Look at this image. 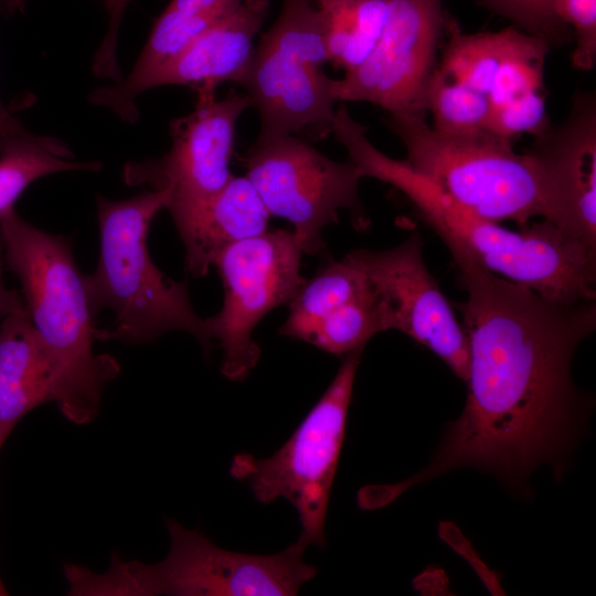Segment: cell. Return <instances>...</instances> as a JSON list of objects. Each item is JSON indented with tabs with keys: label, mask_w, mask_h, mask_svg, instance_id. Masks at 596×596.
I'll return each mask as SVG.
<instances>
[{
	"label": "cell",
	"mask_w": 596,
	"mask_h": 596,
	"mask_svg": "<svg viewBox=\"0 0 596 596\" xmlns=\"http://www.w3.org/2000/svg\"><path fill=\"white\" fill-rule=\"evenodd\" d=\"M553 8L575 40L572 66L583 72L593 70L596 64V0H553Z\"/></svg>",
	"instance_id": "25"
},
{
	"label": "cell",
	"mask_w": 596,
	"mask_h": 596,
	"mask_svg": "<svg viewBox=\"0 0 596 596\" xmlns=\"http://www.w3.org/2000/svg\"><path fill=\"white\" fill-rule=\"evenodd\" d=\"M385 330H389L387 312L373 289L369 296L342 306L322 319L305 342L336 355H347L363 350L374 334Z\"/></svg>",
	"instance_id": "22"
},
{
	"label": "cell",
	"mask_w": 596,
	"mask_h": 596,
	"mask_svg": "<svg viewBox=\"0 0 596 596\" xmlns=\"http://www.w3.org/2000/svg\"><path fill=\"white\" fill-rule=\"evenodd\" d=\"M368 128L351 115L340 116L332 135L363 178L403 192L446 246H455L490 272L563 302L596 297V248L541 220L511 231L481 219L417 173L405 160L380 151Z\"/></svg>",
	"instance_id": "2"
},
{
	"label": "cell",
	"mask_w": 596,
	"mask_h": 596,
	"mask_svg": "<svg viewBox=\"0 0 596 596\" xmlns=\"http://www.w3.org/2000/svg\"><path fill=\"white\" fill-rule=\"evenodd\" d=\"M528 151L542 174L545 221L596 248L595 93H577L566 119L535 136Z\"/></svg>",
	"instance_id": "14"
},
{
	"label": "cell",
	"mask_w": 596,
	"mask_h": 596,
	"mask_svg": "<svg viewBox=\"0 0 596 596\" xmlns=\"http://www.w3.org/2000/svg\"><path fill=\"white\" fill-rule=\"evenodd\" d=\"M515 28L534 35L551 47L571 42L573 33L556 17L553 0H477Z\"/></svg>",
	"instance_id": "24"
},
{
	"label": "cell",
	"mask_w": 596,
	"mask_h": 596,
	"mask_svg": "<svg viewBox=\"0 0 596 596\" xmlns=\"http://www.w3.org/2000/svg\"><path fill=\"white\" fill-rule=\"evenodd\" d=\"M45 403H53L52 365L24 306L0 323V440Z\"/></svg>",
	"instance_id": "18"
},
{
	"label": "cell",
	"mask_w": 596,
	"mask_h": 596,
	"mask_svg": "<svg viewBox=\"0 0 596 596\" xmlns=\"http://www.w3.org/2000/svg\"><path fill=\"white\" fill-rule=\"evenodd\" d=\"M347 256L364 272L383 302L389 330H398L427 347L466 382L468 338L424 263L419 234L415 232L385 251L355 249Z\"/></svg>",
	"instance_id": "13"
},
{
	"label": "cell",
	"mask_w": 596,
	"mask_h": 596,
	"mask_svg": "<svg viewBox=\"0 0 596 596\" xmlns=\"http://www.w3.org/2000/svg\"><path fill=\"white\" fill-rule=\"evenodd\" d=\"M248 107L249 98L233 92L222 99L198 96L191 114L171 121L169 151L126 163L125 183L168 190L166 209L171 215L207 201L234 177L230 164L236 123Z\"/></svg>",
	"instance_id": "12"
},
{
	"label": "cell",
	"mask_w": 596,
	"mask_h": 596,
	"mask_svg": "<svg viewBox=\"0 0 596 596\" xmlns=\"http://www.w3.org/2000/svg\"><path fill=\"white\" fill-rule=\"evenodd\" d=\"M246 178L268 213L290 222L302 253L324 247L322 230L347 209L365 227L359 196L363 178L352 161H334L295 135H258L245 156Z\"/></svg>",
	"instance_id": "9"
},
{
	"label": "cell",
	"mask_w": 596,
	"mask_h": 596,
	"mask_svg": "<svg viewBox=\"0 0 596 596\" xmlns=\"http://www.w3.org/2000/svg\"><path fill=\"white\" fill-rule=\"evenodd\" d=\"M0 240L52 365L53 403L70 422L87 424L98 415L104 390L120 373V364L110 354L94 352L96 316L71 243L35 227L15 210L0 219Z\"/></svg>",
	"instance_id": "3"
},
{
	"label": "cell",
	"mask_w": 596,
	"mask_h": 596,
	"mask_svg": "<svg viewBox=\"0 0 596 596\" xmlns=\"http://www.w3.org/2000/svg\"><path fill=\"white\" fill-rule=\"evenodd\" d=\"M362 350L344 355L332 382L291 437L268 458L236 455L231 475L260 503L285 498L298 512L299 541L326 546L329 497L345 434L348 408Z\"/></svg>",
	"instance_id": "7"
},
{
	"label": "cell",
	"mask_w": 596,
	"mask_h": 596,
	"mask_svg": "<svg viewBox=\"0 0 596 596\" xmlns=\"http://www.w3.org/2000/svg\"><path fill=\"white\" fill-rule=\"evenodd\" d=\"M385 1L377 44L361 65L333 81V96L376 105L389 116L425 119L426 89L447 21L443 0Z\"/></svg>",
	"instance_id": "11"
},
{
	"label": "cell",
	"mask_w": 596,
	"mask_h": 596,
	"mask_svg": "<svg viewBox=\"0 0 596 596\" xmlns=\"http://www.w3.org/2000/svg\"><path fill=\"white\" fill-rule=\"evenodd\" d=\"M168 201V190L120 201L97 198L99 259L84 283L93 313L110 309L115 320L97 329L96 340L146 343L169 331H184L209 352L207 322L193 310L187 283L163 274L148 251L150 224Z\"/></svg>",
	"instance_id": "4"
},
{
	"label": "cell",
	"mask_w": 596,
	"mask_h": 596,
	"mask_svg": "<svg viewBox=\"0 0 596 596\" xmlns=\"http://www.w3.org/2000/svg\"><path fill=\"white\" fill-rule=\"evenodd\" d=\"M109 15V26L98 47L93 71L97 77L110 78L115 83L123 77L117 62L118 30L123 14L130 0H103Z\"/></svg>",
	"instance_id": "26"
},
{
	"label": "cell",
	"mask_w": 596,
	"mask_h": 596,
	"mask_svg": "<svg viewBox=\"0 0 596 596\" xmlns=\"http://www.w3.org/2000/svg\"><path fill=\"white\" fill-rule=\"evenodd\" d=\"M0 11H3L2 3L0 1ZM20 123L13 115L4 107L0 98V134L10 129L14 125Z\"/></svg>",
	"instance_id": "29"
},
{
	"label": "cell",
	"mask_w": 596,
	"mask_h": 596,
	"mask_svg": "<svg viewBox=\"0 0 596 596\" xmlns=\"http://www.w3.org/2000/svg\"><path fill=\"white\" fill-rule=\"evenodd\" d=\"M320 12L327 61L344 73L361 65L377 44L387 18L385 0H313Z\"/></svg>",
	"instance_id": "21"
},
{
	"label": "cell",
	"mask_w": 596,
	"mask_h": 596,
	"mask_svg": "<svg viewBox=\"0 0 596 596\" xmlns=\"http://www.w3.org/2000/svg\"><path fill=\"white\" fill-rule=\"evenodd\" d=\"M185 247V265L203 277L227 246L267 231L268 213L246 177H233L207 201L171 215Z\"/></svg>",
	"instance_id": "17"
},
{
	"label": "cell",
	"mask_w": 596,
	"mask_h": 596,
	"mask_svg": "<svg viewBox=\"0 0 596 596\" xmlns=\"http://www.w3.org/2000/svg\"><path fill=\"white\" fill-rule=\"evenodd\" d=\"M268 10L269 0H242L163 65L149 88L182 85L194 88L198 96H209L224 82L241 84L254 54L253 41Z\"/></svg>",
	"instance_id": "15"
},
{
	"label": "cell",
	"mask_w": 596,
	"mask_h": 596,
	"mask_svg": "<svg viewBox=\"0 0 596 596\" xmlns=\"http://www.w3.org/2000/svg\"><path fill=\"white\" fill-rule=\"evenodd\" d=\"M3 444H4V441L0 440V450H1L2 446H3ZM8 594H9L8 589H7L3 581L0 577V596H6Z\"/></svg>",
	"instance_id": "31"
},
{
	"label": "cell",
	"mask_w": 596,
	"mask_h": 596,
	"mask_svg": "<svg viewBox=\"0 0 596 596\" xmlns=\"http://www.w3.org/2000/svg\"><path fill=\"white\" fill-rule=\"evenodd\" d=\"M372 291L364 272L348 256L341 260H330L311 279H306L287 304L289 313L279 332L306 341L322 319Z\"/></svg>",
	"instance_id": "20"
},
{
	"label": "cell",
	"mask_w": 596,
	"mask_h": 596,
	"mask_svg": "<svg viewBox=\"0 0 596 596\" xmlns=\"http://www.w3.org/2000/svg\"><path fill=\"white\" fill-rule=\"evenodd\" d=\"M387 127L406 149V162L470 213L520 227L534 217L547 219L540 168L513 140L489 130L451 136L434 130L425 119L389 116Z\"/></svg>",
	"instance_id": "5"
},
{
	"label": "cell",
	"mask_w": 596,
	"mask_h": 596,
	"mask_svg": "<svg viewBox=\"0 0 596 596\" xmlns=\"http://www.w3.org/2000/svg\"><path fill=\"white\" fill-rule=\"evenodd\" d=\"M166 524L171 544L163 561L118 562L123 595L291 596L317 573L304 562L307 546L299 540L277 554L249 555L219 547L175 520L168 519Z\"/></svg>",
	"instance_id": "8"
},
{
	"label": "cell",
	"mask_w": 596,
	"mask_h": 596,
	"mask_svg": "<svg viewBox=\"0 0 596 596\" xmlns=\"http://www.w3.org/2000/svg\"><path fill=\"white\" fill-rule=\"evenodd\" d=\"M97 161H74L61 140L35 135L20 123L0 134V219L14 210L26 188L40 178L65 171H98Z\"/></svg>",
	"instance_id": "19"
},
{
	"label": "cell",
	"mask_w": 596,
	"mask_h": 596,
	"mask_svg": "<svg viewBox=\"0 0 596 596\" xmlns=\"http://www.w3.org/2000/svg\"><path fill=\"white\" fill-rule=\"evenodd\" d=\"M426 108L433 116L432 128L437 132L464 136L489 130L487 96L447 77L438 67L427 85Z\"/></svg>",
	"instance_id": "23"
},
{
	"label": "cell",
	"mask_w": 596,
	"mask_h": 596,
	"mask_svg": "<svg viewBox=\"0 0 596 596\" xmlns=\"http://www.w3.org/2000/svg\"><path fill=\"white\" fill-rule=\"evenodd\" d=\"M3 7V11L13 13L15 11H22L25 4V0H0Z\"/></svg>",
	"instance_id": "30"
},
{
	"label": "cell",
	"mask_w": 596,
	"mask_h": 596,
	"mask_svg": "<svg viewBox=\"0 0 596 596\" xmlns=\"http://www.w3.org/2000/svg\"><path fill=\"white\" fill-rule=\"evenodd\" d=\"M4 252L0 240V319L24 307L23 298L18 291L6 287L3 281Z\"/></svg>",
	"instance_id": "28"
},
{
	"label": "cell",
	"mask_w": 596,
	"mask_h": 596,
	"mask_svg": "<svg viewBox=\"0 0 596 596\" xmlns=\"http://www.w3.org/2000/svg\"><path fill=\"white\" fill-rule=\"evenodd\" d=\"M242 0H171L156 20L151 33L130 73L111 86L94 89L88 99L123 120L136 123L137 98L153 75L198 35L232 12Z\"/></svg>",
	"instance_id": "16"
},
{
	"label": "cell",
	"mask_w": 596,
	"mask_h": 596,
	"mask_svg": "<svg viewBox=\"0 0 596 596\" xmlns=\"http://www.w3.org/2000/svg\"><path fill=\"white\" fill-rule=\"evenodd\" d=\"M439 534L454 550L467 558L491 592L502 594V588L493 573L478 557L472 546L453 523H440Z\"/></svg>",
	"instance_id": "27"
},
{
	"label": "cell",
	"mask_w": 596,
	"mask_h": 596,
	"mask_svg": "<svg viewBox=\"0 0 596 596\" xmlns=\"http://www.w3.org/2000/svg\"><path fill=\"white\" fill-rule=\"evenodd\" d=\"M327 61L323 24L313 0H284L262 35L241 85L260 117L262 135L331 134L337 99Z\"/></svg>",
	"instance_id": "6"
},
{
	"label": "cell",
	"mask_w": 596,
	"mask_h": 596,
	"mask_svg": "<svg viewBox=\"0 0 596 596\" xmlns=\"http://www.w3.org/2000/svg\"><path fill=\"white\" fill-rule=\"evenodd\" d=\"M467 299L470 363L465 408L432 461L383 492L387 501L450 470L473 467L520 482L558 461L573 441L581 396L572 358L596 328V304L547 299L448 247Z\"/></svg>",
	"instance_id": "1"
},
{
	"label": "cell",
	"mask_w": 596,
	"mask_h": 596,
	"mask_svg": "<svg viewBox=\"0 0 596 596\" xmlns=\"http://www.w3.org/2000/svg\"><path fill=\"white\" fill-rule=\"evenodd\" d=\"M301 249L291 231H266L234 243L214 259L224 288L222 309L206 318L210 337L223 350L222 374L242 381L257 364L260 350L252 339L259 320L288 304L306 279Z\"/></svg>",
	"instance_id": "10"
}]
</instances>
